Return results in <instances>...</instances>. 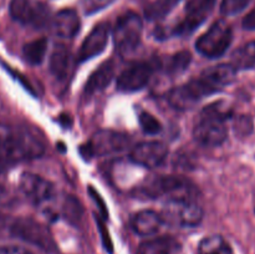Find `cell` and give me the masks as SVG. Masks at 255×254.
<instances>
[{
    "label": "cell",
    "instance_id": "d6986e66",
    "mask_svg": "<svg viewBox=\"0 0 255 254\" xmlns=\"http://www.w3.org/2000/svg\"><path fill=\"white\" fill-rule=\"evenodd\" d=\"M70 51L64 46L59 45L54 49L50 56V71L57 79H65L70 70Z\"/></svg>",
    "mask_w": 255,
    "mask_h": 254
},
{
    "label": "cell",
    "instance_id": "d590c367",
    "mask_svg": "<svg viewBox=\"0 0 255 254\" xmlns=\"http://www.w3.org/2000/svg\"><path fill=\"white\" fill-rule=\"evenodd\" d=\"M11 223V222H10ZM9 221H7L6 216H4V214L0 213V232L4 231L5 227H7V231H9V226H10Z\"/></svg>",
    "mask_w": 255,
    "mask_h": 254
},
{
    "label": "cell",
    "instance_id": "30bf717a",
    "mask_svg": "<svg viewBox=\"0 0 255 254\" xmlns=\"http://www.w3.org/2000/svg\"><path fill=\"white\" fill-rule=\"evenodd\" d=\"M19 188L21 193L35 206H40L54 197L55 187L44 177L32 172H24L20 176Z\"/></svg>",
    "mask_w": 255,
    "mask_h": 254
},
{
    "label": "cell",
    "instance_id": "ffe728a7",
    "mask_svg": "<svg viewBox=\"0 0 255 254\" xmlns=\"http://www.w3.org/2000/svg\"><path fill=\"white\" fill-rule=\"evenodd\" d=\"M198 254H234L231 244L222 236H209L201 241Z\"/></svg>",
    "mask_w": 255,
    "mask_h": 254
},
{
    "label": "cell",
    "instance_id": "603a6c76",
    "mask_svg": "<svg viewBox=\"0 0 255 254\" xmlns=\"http://www.w3.org/2000/svg\"><path fill=\"white\" fill-rule=\"evenodd\" d=\"M167 101L172 107L177 110H188L192 109L197 101H194L193 97L189 95L184 85L178 87H174L167 94Z\"/></svg>",
    "mask_w": 255,
    "mask_h": 254
},
{
    "label": "cell",
    "instance_id": "f546056e",
    "mask_svg": "<svg viewBox=\"0 0 255 254\" xmlns=\"http://www.w3.org/2000/svg\"><path fill=\"white\" fill-rule=\"evenodd\" d=\"M15 202H16V197L12 193L11 189L4 184H0V207H4V208L11 207L14 206Z\"/></svg>",
    "mask_w": 255,
    "mask_h": 254
},
{
    "label": "cell",
    "instance_id": "484cf974",
    "mask_svg": "<svg viewBox=\"0 0 255 254\" xmlns=\"http://www.w3.org/2000/svg\"><path fill=\"white\" fill-rule=\"evenodd\" d=\"M138 121L144 133L157 134L162 131V124L149 112L142 111L138 115Z\"/></svg>",
    "mask_w": 255,
    "mask_h": 254
},
{
    "label": "cell",
    "instance_id": "ba28073f",
    "mask_svg": "<svg viewBox=\"0 0 255 254\" xmlns=\"http://www.w3.org/2000/svg\"><path fill=\"white\" fill-rule=\"evenodd\" d=\"M9 12L15 21L41 29L49 22V7L39 0H11Z\"/></svg>",
    "mask_w": 255,
    "mask_h": 254
},
{
    "label": "cell",
    "instance_id": "8fae6325",
    "mask_svg": "<svg viewBox=\"0 0 255 254\" xmlns=\"http://www.w3.org/2000/svg\"><path fill=\"white\" fill-rule=\"evenodd\" d=\"M214 5L216 0H189L186 5V17L177 25L174 32L179 36L192 34L206 21Z\"/></svg>",
    "mask_w": 255,
    "mask_h": 254
},
{
    "label": "cell",
    "instance_id": "7a4b0ae2",
    "mask_svg": "<svg viewBox=\"0 0 255 254\" xmlns=\"http://www.w3.org/2000/svg\"><path fill=\"white\" fill-rule=\"evenodd\" d=\"M147 198H159L164 196L167 199H194L198 194L196 184L181 176H162L147 182L141 188Z\"/></svg>",
    "mask_w": 255,
    "mask_h": 254
},
{
    "label": "cell",
    "instance_id": "9c48e42d",
    "mask_svg": "<svg viewBox=\"0 0 255 254\" xmlns=\"http://www.w3.org/2000/svg\"><path fill=\"white\" fill-rule=\"evenodd\" d=\"M228 136L226 120L214 115L202 112L201 120L193 129L196 142L206 147L221 146Z\"/></svg>",
    "mask_w": 255,
    "mask_h": 254
},
{
    "label": "cell",
    "instance_id": "9a60e30c",
    "mask_svg": "<svg viewBox=\"0 0 255 254\" xmlns=\"http://www.w3.org/2000/svg\"><path fill=\"white\" fill-rule=\"evenodd\" d=\"M81 21L77 12L72 9H64L57 12L51 21V29L61 39H72L77 35Z\"/></svg>",
    "mask_w": 255,
    "mask_h": 254
},
{
    "label": "cell",
    "instance_id": "44dd1931",
    "mask_svg": "<svg viewBox=\"0 0 255 254\" xmlns=\"http://www.w3.org/2000/svg\"><path fill=\"white\" fill-rule=\"evenodd\" d=\"M231 64L233 65L237 71L253 69L255 66V41L248 42L244 46L236 50L232 55Z\"/></svg>",
    "mask_w": 255,
    "mask_h": 254
},
{
    "label": "cell",
    "instance_id": "5b68a950",
    "mask_svg": "<svg viewBox=\"0 0 255 254\" xmlns=\"http://www.w3.org/2000/svg\"><path fill=\"white\" fill-rule=\"evenodd\" d=\"M129 138L121 132L112 129H102L96 132L86 144H82L80 152L86 158L95 156H107L124 152L128 148Z\"/></svg>",
    "mask_w": 255,
    "mask_h": 254
},
{
    "label": "cell",
    "instance_id": "8992f818",
    "mask_svg": "<svg viewBox=\"0 0 255 254\" xmlns=\"http://www.w3.org/2000/svg\"><path fill=\"white\" fill-rule=\"evenodd\" d=\"M233 40L231 26L224 21H216L196 42V49L208 59H217L226 54Z\"/></svg>",
    "mask_w": 255,
    "mask_h": 254
},
{
    "label": "cell",
    "instance_id": "52a82bcc",
    "mask_svg": "<svg viewBox=\"0 0 255 254\" xmlns=\"http://www.w3.org/2000/svg\"><path fill=\"white\" fill-rule=\"evenodd\" d=\"M164 222L178 227H196L203 219V209L194 199H168L162 209Z\"/></svg>",
    "mask_w": 255,
    "mask_h": 254
},
{
    "label": "cell",
    "instance_id": "d4e9b609",
    "mask_svg": "<svg viewBox=\"0 0 255 254\" xmlns=\"http://www.w3.org/2000/svg\"><path fill=\"white\" fill-rule=\"evenodd\" d=\"M192 61V55L188 51L176 52L169 57L166 64V70L169 75H179L186 71Z\"/></svg>",
    "mask_w": 255,
    "mask_h": 254
},
{
    "label": "cell",
    "instance_id": "7c38bea8",
    "mask_svg": "<svg viewBox=\"0 0 255 254\" xmlns=\"http://www.w3.org/2000/svg\"><path fill=\"white\" fill-rule=\"evenodd\" d=\"M168 154V148L158 141H146L136 144L131 149L129 158L132 162L147 168H154L163 163Z\"/></svg>",
    "mask_w": 255,
    "mask_h": 254
},
{
    "label": "cell",
    "instance_id": "83f0119b",
    "mask_svg": "<svg viewBox=\"0 0 255 254\" xmlns=\"http://www.w3.org/2000/svg\"><path fill=\"white\" fill-rule=\"evenodd\" d=\"M115 0H80V6L86 15L95 14L111 5Z\"/></svg>",
    "mask_w": 255,
    "mask_h": 254
},
{
    "label": "cell",
    "instance_id": "2e32d148",
    "mask_svg": "<svg viewBox=\"0 0 255 254\" xmlns=\"http://www.w3.org/2000/svg\"><path fill=\"white\" fill-rule=\"evenodd\" d=\"M164 223L162 214L154 211L144 209L134 213L131 218V227L134 233L142 237H151L158 233Z\"/></svg>",
    "mask_w": 255,
    "mask_h": 254
},
{
    "label": "cell",
    "instance_id": "e575fe53",
    "mask_svg": "<svg viewBox=\"0 0 255 254\" xmlns=\"http://www.w3.org/2000/svg\"><path fill=\"white\" fill-rule=\"evenodd\" d=\"M5 69H6V70H7V71H9V72H10V74H11V75H12V76H14V77H15V79H16V80H17V81H19V82H20V84H21V85H22V86H24V87H25V89H26V90H29V91H30V92H31V94H34V91H32V89H31V85H30V84H29V82H27V81H26V80H25V79H24V76H22V75H20V74H19V72L14 71V70H11V69H10V67H9V66H6V65H5Z\"/></svg>",
    "mask_w": 255,
    "mask_h": 254
},
{
    "label": "cell",
    "instance_id": "d6a6232c",
    "mask_svg": "<svg viewBox=\"0 0 255 254\" xmlns=\"http://www.w3.org/2000/svg\"><path fill=\"white\" fill-rule=\"evenodd\" d=\"M0 254H36L20 246H0Z\"/></svg>",
    "mask_w": 255,
    "mask_h": 254
},
{
    "label": "cell",
    "instance_id": "7402d4cb",
    "mask_svg": "<svg viewBox=\"0 0 255 254\" xmlns=\"http://www.w3.org/2000/svg\"><path fill=\"white\" fill-rule=\"evenodd\" d=\"M47 51V40L45 37L32 40L22 47L25 60L31 65H40Z\"/></svg>",
    "mask_w": 255,
    "mask_h": 254
},
{
    "label": "cell",
    "instance_id": "ac0fdd59",
    "mask_svg": "<svg viewBox=\"0 0 255 254\" xmlns=\"http://www.w3.org/2000/svg\"><path fill=\"white\" fill-rule=\"evenodd\" d=\"M115 76V64L112 60L104 62L100 65L96 70L91 74V76L87 80L85 85V92L89 95L96 94V92L102 91L106 89L112 81Z\"/></svg>",
    "mask_w": 255,
    "mask_h": 254
},
{
    "label": "cell",
    "instance_id": "5bb4252c",
    "mask_svg": "<svg viewBox=\"0 0 255 254\" xmlns=\"http://www.w3.org/2000/svg\"><path fill=\"white\" fill-rule=\"evenodd\" d=\"M110 30L111 29H110L109 22L97 24L85 37L79 54H77V60L81 62L87 61V60L101 54L109 42Z\"/></svg>",
    "mask_w": 255,
    "mask_h": 254
},
{
    "label": "cell",
    "instance_id": "836d02e7",
    "mask_svg": "<svg viewBox=\"0 0 255 254\" xmlns=\"http://www.w3.org/2000/svg\"><path fill=\"white\" fill-rule=\"evenodd\" d=\"M242 25L246 30H255V7L244 16Z\"/></svg>",
    "mask_w": 255,
    "mask_h": 254
},
{
    "label": "cell",
    "instance_id": "8d00e7d4",
    "mask_svg": "<svg viewBox=\"0 0 255 254\" xmlns=\"http://www.w3.org/2000/svg\"><path fill=\"white\" fill-rule=\"evenodd\" d=\"M162 2H163L164 5H167V6L169 7V9H172V7L174 6V5L177 4V2L179 1V0H161Z\"/></svg>",
    "mask_w": 255,
    "mask_h": 254
},
{
    "label": "cell",
    "instance_id": "4316f807",
    "mask_svg": "<svg viewBox=\"0 0 255 254\" xmlns=\"http://www.w3.org/2000/svg\"><path fill=\"white\" fill-rule=\"evenodd\" d=\"M251 0H222L221 12L226 16H232L243 11L249 5Z\"/></svg>",
    "mask_w": 255,
    "mask_h": 254
},
{
    "label": "cell",
    "instance_id": "6da1fadb",
    "mask_svg": "<svg viewBox=\"0 0 255 254\" xmlns=\"http://www.w3.org/2000/svg\"><path fill=\"white\" fill-rule=\"evenodd\" d=\"M44 151L41 139L29 129L2 131L0 134V174L17 162L37 158Z\"/></svg>",
    "mask_w": 255,
    "mask_h": 254
},
{
    "label": "cell",
    "instance_id": "f1b7e54d",
    "mask_svg": "<svg viewBox=\"0 0 255 254\" xmlns=\"http://www.w3.org/2000/svg\"><path fill=\"white\" fill-rule=\"evenodd\" d=\"M81 206H80L79 201L75 198H72V197H70V198L66 199V202H65V206H64V212L65 214L67 216V218H80V216H81Z\"/></svg>",
    "mask_w": 255,
    "mask_h": 254
},
{
    "label": "cell",
    "instance_id": "277c9868",
    "mask_svg": "<svg viewBox=\"0 0 255 254\" xmlns=\"http://www.w3.org/2000/svg\"><path fill=\"white\" fill-rule=\"evenodd\" d=\"M142 30L143 22L136 12L127 11L117 19L114 27V41L122 56H128L137 49L141 42Z\"/></svg>",
    "mask_w": 255,
    "mask_h": 254
},
{
    "label": "cell",
    "instance_id": "4fadbf2b",
    "mask_svg": "<svg viewBox=\"0 0 255 254\" xmlns=\"http://www.w3.org/2000/svg\"><path fill=\"white\" fill-rule=\"evenodd\" d=\"M152 76V67L146 62H136L120 74L117 90L121 92H136L144 89Z\"/></svg>",
    "mask_w": 255,
    "mask_h": 254
},
{
    "label": "cell",
    "instance_id": "3957f363",
    "mask_svg": "<svg viewBox=\"0 0 255 254\" xmlns=\"http://www.w3.org/2000/svg\"><path fill=\"white\" fill-rule=\"evenodd\" d=\"M9 233L14 238L30 244L45 253H52L56 251V243L50 229L32 218L22 217L11 221Z\"/></svg>",
    "mask_w": 255,
    "mask_h": 254
},
{
    "label": "cell",
    "instance_id": "e0dca14e",
    "mask_svg": "<svg viewBox=\"0 0 255 254\" xmlns=\"http://www.w3.org/2000/svg\"><path fill=\"white\" fill-rule=\"evenodd\" d=\"M237 70L232 64H221L208 67L201 75V79L209 85L214 92L221 91L223 87L228 86L234 81Z\"/></svg>",
    "mask_w": 255,
    "mask_h": 254
},
{
    "label": "cell",
    "instance_id": "4dcf8cb0",
    "mask_svg": "<svg viewBox=\"0 0 255 254\" xmlns=\"http://www.w3.org/2000/svg\"><path fill=\"white\" fill-rule=\"evenodd\" d=\"M87 191H89L90 196H91V198H92V201L96 203L97 208H99V213L101 214L102 218H104V219L109 218V211H107V207H106V204H105L104 199H102L101 196L99 194V192H97L96 189H95L92 186H90Z\"/></svg>",
    "mask_w": 255,
    "mask_h": 254
},
{
    "label": "cell",
    "instance_id": "cb8c5ba5",
    "mask_svg": "<svg viewBox=\"0 0 255 254\" xmlns=\"http://www.w3.org/2000/svg\"><path fill=\"white\" fill-rule=\"evenodd\" d=\"M173 243L169 238L161 237L143 242L139 246L137 254H171Z\"/></svg>",
    "mask_w": 255,
    "mask_h": 254
},
{
    "label": "cell",
    "instance_id": "1f68e13d",
    "mask_svg": "<svg viewBox=\"0 0 255 254\" xmlns=\"http://www.w3.org/2000/svg\"><path fill=\"white\" fill-rule=\"evenodd\" d=\"M96 222H97V227H99L100 236H101L102 244H104V247L106 248V251L109 252V253H112V252H114V246H112L111 237H110V233L109 231H107L106 226H105V223L101 221V219L96 218Z\"/></svg>",
    "mask_w": 255,
    "mask_h": 254
}]
</instances>
